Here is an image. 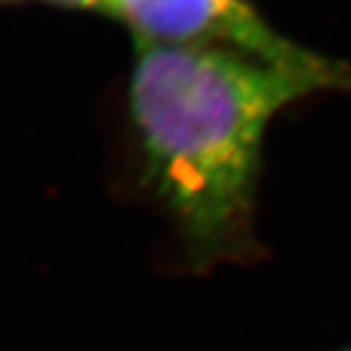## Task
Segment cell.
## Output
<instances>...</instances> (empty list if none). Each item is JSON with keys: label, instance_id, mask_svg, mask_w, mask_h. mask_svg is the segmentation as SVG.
I'll return each mask as SVG.
<instances>
[{"label": "cell", "instance_id": "6da1fadb", "mask_svg": "<svg viewBox=\"0 0 351 351\" xmlns=\"http://www.w3.org/2000/svg\"><path fill=\"white\" fill-rule=\"evenodd\" d=\"M351 92L350 73H316L205 45L137 43L129 115L149 184L203 262L252 250L265 129L320 92Z\"/></svg>", "mask_w": 351, "mask_h": 351}, {"label": "cell", "instance_id": "277c9868", "mask_svg": "<svg viewBox=\"0 0 351 351\" xmlns=\"http://www.w3.org/2000/svg\"><path fill=\"white\" fill-rule=\"evenodd\" d=\"M14 2H24V0H0V4H14Z\"/></svg>", "mask_w": 351, "mask_h": 351}, {"label": "cell", "instance_id": "7a4b0ae2", "mask_svg": "<svg viewBox=\"0 0 351 351\" xmlns=\"http://www.w3.org/2000/svg\"><path fill=\"white\" fill-rule=\"evenodd\" d=\"M108 16L125 25L135 43L205 45L302 71H351L348 61L330 59L279 34L252 0H112Z\"/></svg>", "mask_w": 351, "mask_h": 351}, {"label": "cell", "instance_id": "3957f363", "mask_svg": "<svg viewBox=\"0 0 351 351\" xmlns=\"http://www.w3.org/2000/svg\"><path fill=\"white\" fill-rule=\"evenodd\" d=\"M55 6H63L71 10H86V12H101L108 16L112 0H47Z\"/></svg>", "mask_w": 351, "mask_h": 351}]
</instances>
